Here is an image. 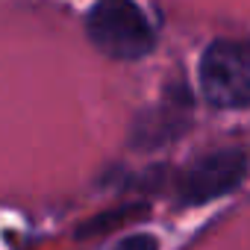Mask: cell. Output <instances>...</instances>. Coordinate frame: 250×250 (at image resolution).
Listing matches in <instances>:
<instances>
[{"label": "cell", "mask_w": 250, "mask_h": 250, "mask_svg": "<svg viewBox=\"0 0 250 250\" xmlns=\"http://www.w3.org/2000/svg\"><path fill=\"white\" fill-rule=\"evenodd\" d=\"M88 42L109 59L136 62L156 47V30L133 0H97L85 15Z\"/></svg>", "instance_id": "1"}, {"label": "cell", "mask_w": 250, "mask_h": 250, "mask_svg": "<svg viewBox=\"0 0 250 250\" xmlns=\"http://www.w3.org/2000/svg\"><path fill=\"white\" fill-rule=\"evenodd\" d=\"M200 94L218 109L250 106V42L218 39L212 42L197 68Z\"/></svg>", "instance_id": "2"}, {"label": "cell", "mask_w": 250, "mask_h": 250, "mask_svg": "<svg viewBox=\"0 0 250 250\" xmlns=\"http://www.w3.org/2000/svg\"><path fill=\"white\" fill-rule=\"evenodd\" d=\"M244 171H247L244 153H238V150L209 153L183 171V177L177 183L180 200L183 203H206L212 197H221L244 180Z\"/></svg>", "instance_id": "3"}, {"label": "cell", "mask_w": 250, "mask_h": 250, "mask_svg": "<svg viewBox=\"0 0 250 250\" xmlns=\"http://www.w3.org/2000/svg\"><path fill=\"white\" fill-rule=\"evenodd\" d=\"M118 250H159V241L153 235H130L118 244Z\"/></svg>", "instance_id": "4"}]
</instances>
